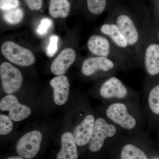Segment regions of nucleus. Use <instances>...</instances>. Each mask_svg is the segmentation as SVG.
I'll use <instances>...</instances> for the list:
<instances>
[{
	"instance_id": "1",
	"label": "nucleus",
	"mask_w": 159,
	"mask_h": 159,
	"mask_svg": "<svg viewBox=\"0 0 159 159\" xmlns=\"http://www.w3.org/2000/svg\"><path fill=\"white\" fill-rule=\"evenodd\" d=\"M103 115L110 122L131 135L141 132L144 124V115L139 102L116 101L106 102Z\"/></svg>"
},
{
	"instance_id": "2",
	"label": "nucleus",
	"mask_w": 159,
	"mask_h": 159,
	"mask_svg": "<svg viewBox=\"0 0 159 159\" xmlns=\"http://www.w3.org/2000/svg\"><path fill=\"white\" fill-rule=\"evenodd\" d=\"M98 96L106 102H139L140 94L115 75L102 78L98 88Z\"/></svg>"
},
{
	"instance_id": "3",
	"label": "nucleus",
	"mask_w": 159,
	"mask_h": 159,
	"mask_svg": "<svg viewBox=\"0 0 159 159\" xmlns=\"http://www.w3.org/2000/svg\"><path fill=\"white\" fill-rule=\"evenodd\" d=\"M87 46L91 54L115 61L122 70H127L134 67L110 39L103 34L99 33L91 35L87 43Z\"/></svg>"
},
{
	"instance_id": "4",
	"label": "nucleus",
	"mask_w": 159,
	"mask_h": 159,
	"mask_svg": "<svg viewBox=\"0 0 159 159\" xmlns=\"http://www.w3.org/2000/svg\"><path fill=\"white\" fill-rule=\"evenodd\" d=\"M121 130L117 125L110 122L103 116L96 117L95 126L88 144L92 152H97L102 149L107 140L120 135Z\"/></svg>"
},
{
	"instance_id": "5",
	"label": "nucleus",
	"mask_w": 159,
	"mask_h": 159,
	"mask_svg": "<svg viewBox=\"0 0 159 159\" xmlns=\"http://www.w3.org/2000/svg\"><path fill=\"white\" fill-rule=\"evenodd\" d=\"M121 69L115 61L106 57L94 56L84 60L81 66V73L84 77L97 76L101 78L115 75Z\"/></svg>"
},
{
	"instance_id": "6",
	"label": "nucleus",
	"mask_w": 159,
	"mask_h": 159,
	"mask_svg": "<svg viewBox=\"0 0 159 159\" xmlns=\"http://www.w3.org/2000/svg\"><path fill=\"white\" fill-rule=\"evenodd\" d=\"M150 34L148 26L145 33L141 63L148 78L159 75V43L152 41Z\"/></svg>"
},
{
	"instance_id": "7",
	"label": "nucleus",
	"mask_w": 159,
	"mask_h": 159,
	"mask_svg": "<svg viewBox=\"0 0 159 159\" xmlns=\"http://www.w3.org/2000/svg\"><path fill=\"white\" fill-rule=\"evenodd\" d=\"M99 30V33L108 38L134 67L139 66L125 35L113 21L109 18L100 26Z\"/></svg>"
},
{
	"instance_id": "8",
	"label": "nucleus",
	"mask_w": 159,
	"mask_h": 159,
	"mask_svg": "<svg viewBox=\"0 0 159 159\" xmlns=\"http://www.w3.org/2000/svg\"><path fill=\"white\" fill-rule=\"evenodd\" d=\"M43 138L42 133L39 130L30 131L23 135L16 145L19 156L26 159L34 158L39 152Z\"/></svg>"
},
{
	"instance_id": "9",
	"label": "nucleus",
	"mask_w": 159,
	"mask_h": 159,
	"mask_svg": "<svg viewBox=\"0 0 159 159\" xmlns=\"http://www.w3.org/2000/svg\"><path fill=\"white\" fill-rule=\"evenodd\" d=\"M1 50L6 59L17 65L29 66L35 62V57L31 51L14 42H5L2 46Z\"/></svg>"
},
{
	"instance_id": "10",
	"label": "nucleus",
	"mask_w": 159,
	"mask_h": 159,
	"mask_svg": "<svg viewBox=\"0 0 159 159\" xmlns=\"http://www.w3.org/2000/svg\"><path fill=\"white\" fill-rule=\"evenodd\" d=\"M0 76L3 90L8 95L17 92L22 85L21 72L9 62H3L1 65Z\"/></svg>"
},
{
	"instance_id": "11",
	"label": "nucleus",
	"mask_w": 159,
	"mask_h": 159,
	"mask_svg": "<svg viewBox=\"0 0 159 159\" xmlns=\"http://www.w3.org/2000/svg\"><path fill=\"white\" fill-rule=\"evenodd\" d=\"M0 109L9 112L8 116L14 122L23 121L31 115V108L22 104L14 95L9 94L3 97L0 101Z\"/></svg>"
},
{
	"instance_id": "12",
	"label": "nucleus",
	"mask_w": 159,
	"mask_h": 159,
	"mask_svg": "<svg viewBox=\"0 0 159 159\" xmlns=\"http://www.w3.org/2000/svg\"><path fill=\"white\" fill-rule=\"evenodd\" d=\"M96 117L94 114L89 112L83 115L75 125L72 133L77 146L88 145L93 131Z\"/></svg>"
},
{
	"instance_id": "13",
	"label": "nucleus",
	"mask_w": 159,
	"mask_h": 159,
	"mask_svg": "<svg viewBox=\"0 0 159 159\" xmlns=\"http://www.w3.org/2000/svg\"><path fill=\"white\" fill-rule=\"evenodd\" d=\"M53 90V99L58 106L64 105L67 102L70 94V83L65 75L57 76L50 80Z\"/></svg>"
},
{
	"instance_id": "14",
	"label": "nucleus",
	"mask_w": 159,
	"mask_h": 159,
	"mask_svg": "<svg viewBox=\"0 0 159 159\" xmlns=\"http://www.w3.org/2000/svg\"><path fill=\"white\" fill-rule=\"evenodd\" d=\"M76 57L77 54L74 49L71 48L64 49L51 63V72L57 76L64 75L74 64Z\"/></svg>"
},
{
	"instance_id": "15",
	"label": "nucleus",
	"mask_w": 159,
	"mask_h": 159,
	"mask_svg": "<svg viewBox=\"0 0 159 159\" xmlns=\"http://www.w3.org/2000/svg\"><path fill=\"white\" fill-rule=\"evenodd\" d=\"M61 148L57 154V159H78L79 157L77 145L73 133L64 132L61 137Z\"/></svg>"
},
{
	"instance_id": "16",
	"label": "nucleus",
	"mask_w": 159,
	"mask_h": 159,
	"mask_svg": "<svg viewBox=\"0 0 159 159\" xmlns=\"http://www.w3.org/2000/svg\"><path fill=\"white\" fill-rule=\"evenodd\" d=\"M70 4L68 0H50L49 13L54 18H65L68 16Z\"/></svg>"
},
{
	"instance_id": "17",
	"label": "nucleus",
	"mask_w": 159,
	"mask_h": 159,
	"mask_svg": "<svg viewBox=\"0 0 159 159\" xmlns=\"http://www.w3.org/2000/svg\"><path fill=\"white\" fill-rule=\"evenodd\" d=\"M146 103L152 113L159 116V84L148 89Z\"/></svg>"
},
{
	"instance_id": "18",
	"label": "nucleus",
	"mask_w": 159,
	"mask_h": 159,
	"mask_svg": "<svg viewBox=\"0 0 159 159\" xmlns=\"http://www.w3.org/2000/svg\"><path fill=\"white\" fill-rule=\"evenodd\" d=\"M121 159H148L143 150L137 145L126 144L123 146L120 153Z\"/></svg>"
},
{
	"instance_id": "19",
	"label": "nucleus",
	"mask_w": 159,
	"mask_h": 159,
	"mask_svg": "<svg viewBox=\"0 0 159 159\" xmlns=\"http://www.w3.org/2000/svg\"><path fill=\"white\" fill-rule=\"evenodd\" d=\"M24 11L22 9L16 8L5 11L3 14V18L5 21L10 25H16L22 20Z\"/></svg>"
},
{
	"instance_id": "20",
	"label": "nucleus",
	"mask_w": 159,
	"mask_h": 159,
	"mask_svg": "<svg viewBox=\"0 0 159 159\" xmlns=\"http://www.w3.org/2000/svg\"><path fill=\"white\" fill-rule=\"evenodd\" d=\"M86 2L89 11L95 15L102 13L107 6V0H86Z\"/></svg>"
},
{
	"instance_id": "21",
	"label": "nucleus",
	"mask_w": 159,
	"mask_h": 159,
	"mask_svg": "<svg viewBox=\"0 0 159 159\" xmlns=\"http://www.w3.org/2000/svg\"><path fill=\"white\" fill-rule=\"evenodd\" d=\"M13 121L8 116L1 114L0 115V134L6 135L9 134L13 129Z\"/></svg>"
},
{
	"instance_id": "22",
	"label": "nucleus",
	"mask_w": 159,
	"mask_h": 159,
	"mask_svg": "<svg viewBox=\"0 0 159 159\" xmlns=\"http://www.w3.org/2000/svg\"><path fill=\"white\" fill-rule=\"evenodd\" d=\"M58 37L53 35L50 38L48 46L47 49V54L49 57H52L56 54L58 47Z\"/></svg>"
},
{
	"instance_id": "23",
	"label": "nucleus",
	"mask_w": 159,
	"mask_h": 159,
	"mask_svg": "<svg viewBox=\"0 0 159 159\" xmlns=\"http://www.w3.org/2000/svg\"><path fill=\"white\" fill-rule=\"evenodd\" d=\"M52 25V20L48 18H43L36 29V32L40 35L47 34Z\"/></svg>"
},
{
	"instance_id": "24",
	"label": "nucleus",
	"mask_w": 159,
	"mask_h": 159,
	"mask_svg": "<svg viewBox=\"0 0 159 159\" xmlns=\"http://www.w3.org/2000/svg\"><path fill=\"white\" fill-rule=\"evenodd\" d=\"M19 4V0H0V9L4 11L15 9Z\"/></svg>"
},
{
	"instance_id": "25",
	"label": "nucleus",
	"mask_w": 159,
	"mask_h": 159,
	"mask_svg": "<svg viewBox=\"0 0 159 159\" xmlns=\"http://www.w3.org/2000/svg\"><path fill=\"white\" fill-rule=\"evenodd\" d=\"M26 5L29 9L33 11H37L41 9L43 0H25Z\"/></svg>"
},
{
	"instance_id": "26",
	"label": "nucleus",
	"mask_w": 159,
	"mask_h": 159,
	"mask_svg": "<svg viewBox=\"0 0 159 159\" xmlns=\"http://www.w3.org/2000/svg\"><path fill=\"white\" fill-rule=\"evenodd\" d=\"M6 159H25L24 158L22 157H21L20 156H11L7 158Z\"/></svg>"
},
{
	"instance_id": "27",
	"label": "nucleus",
	"mask_w": 159,
	"mask_h": 159,
	"mask_svg": "<svg viewBox=\"0 0 159 159\" xmlns=\"http://www.w3.org/2000/svg\"><path fill=\"white\" fill-rule=\"evenodd\" d=\"M157 38H158V39L159 43V28L158 30V31H157Z\"/></svg>"
}]
</instances>
